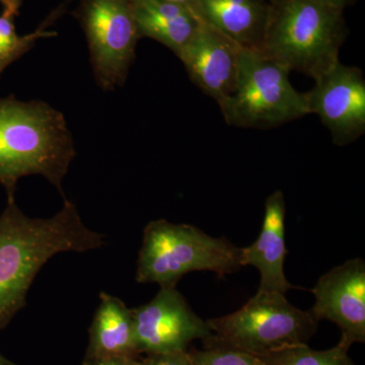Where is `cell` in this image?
I'll list each match as a JSON object with an SVG mask.
<instances>
[{
  "mask_svg": "<svg viewBox=\"0 0 365 365\" xmlns=\"http://www.w3.org/2000/svg\"><path fill=\"white\" fill-rule=\"evenodd\" d=\"M83 365H139V357L108 356L83 359Z\"/></svg>",
  "mask_w": 365,
  "mask_h": 365,
  "instance_id": "ffe728a7",
  "label": "cell"
},
{
  "mask_svg": "<svg viewBox=\"0 0 365 365\" xmlns=\"http://www.w3.org/2000/svg\"><path fill=\"white\" fill-rule=\"evenodd\" d=\"M139 365H193L187 351L155 353L139 359Z\"/></svg>",
  "mask_w": 365,
  "mask_h": 365,
  "instance_id": "d6986e66",
  "label": "cell"
},
{
  "mask_svg": "<svg viewBox=\"0 0 365 365\" xmlns=\"http://www.w3.org/2000/svg\"><path fill=\"white\" fill-rule=\"evenodd\" d=\"M76 157L66 117L43 101L0 98V185L14 198L19 180L40 175L64 196L62 182Z\"/></svg>",
  "mask_w": 365,
  "mask_h": 365,
  "instance_id": "7a4b0ae2",
  "label": "cell"
},
{
  "mask_svg": "<svg viewBox=\"0 0 365 365\" xmlns=\"http://www.w3.org/2000/svg\"><path fill=\"white\" fill-rule=\"evenodd\" d=\"M347 35L342 9L314 0H275L258 51L316 79L340 61Z\"/></svg>",
  "mask_w": 365,
  "mask_h": 365,
  "instance_id": "3957f363",
  "label": "cell"
},
{
  "mask_svg": "<svg viewBox=\"0 0 365 365\" xmlns=\"http://www.w3.org/2000/svg\"><path fill=\"white\" fill-rule=\"evenodd\" d=\"M137 352L155 354L187 351L192 341L212 335L176 287H160L148 304L132 309Z\"/></svg>",
  "mask_w": 365,
  "mask_h": 365,
  "instance_id": "9c48e42d",
  "label": "cell"
},
{
  "mask_svg": "<svg viewBox=\"0 0 365 365\" xmlns=\"http://www.w3.org/2000/svg\"><path fill=\"white\" fill-rule=\"evenodd\" d=\"M104 245V235L86 227L66 198L61 210L50 218L29 217L14 198H7L0 215V329L26 307L33 280L54 255L83 253Z\"/></svg>",
  "mask_w": 365,
  "mask_h": 365,
  "instance_id": "6da1fadb",
  "label": "cell"
},
{
  "mask_svg": "<svg viewBox=\"0 0 365 365\" xmlns=\"http://www.w3.org/2000/svg\"><path fill=\"white\" fill-rule=\"evenodd\" d=\"M284 195L276 190L265 201V213L260 235L251 246L242 248V266H254L261 275L258 292L285 294L295 287L285 277L284 261L288 254L285 247Z\"/></svg>",
  "mask_w": 365,
  "mask_h": 365,
  "instance_id": "7c38bea8",
  "label": "cell"
},
{
  "mask_svg": "<svg viewBox=\"0 0 365 365\" xmlns=\"http://www.w3.org/2000/svg\"><path fill=\"white\" fill-rule=\"evenodd\" d=\"M13 62L11 60L0 59V73L6 68L7 66H11Z\"/></svg>",
  "mask_w": 365,
  "mask_h": 365,
  "instance_id": "cb8c5ba5",
  "label": "cell"
},
{
  "mask_svg": "<svg viewBox=\"0 0 365 365\" xmlns=\"http://www.w3.org/2000/svg\"><path fill=\"white\" fill-rule=\"evenodd\" d=\"M312 292L316 302L309 311L319 322L327 319L339 327L341 345L349 349L365 342L364 259H351L324 274Z\"/></svg>",
  "mask_w": 365,
  "mask_h": 365,
  "instance_id": "30bf717a",
  "label": "cell"
},
{
  "mask_svg": "<svg viewBox=\"0 0 365 365\" xmlns=\"http://www.w3.org/2000/svg\"><path fill=\"white\" fill-rule=\"evenodd\" d=\"M4 6V14L9 16H16L19 14L21 4V0H0Z\"/></svg>",
  "mask_w": 365,
  "mask_h": 365,
  "instance_id": "44dd1931",
  "label": "cell"
},
{
  "mask_svg": "<svg viewBox=\"0 0 365 365\" xmlns=\"http://www.w3.org/2000/svg\"><path fill=\"white\" fill-rule=\"evenodd\" d=\"M76 16L98 86L107 91L123 86L141 39L129 0H81Z\"/></svg>",
  "mask_w": 365,
  "mask_h": 365,
  "instance_id": "52a82bcc",
  "label": "cell"
},
{
  "mask_svg": "<svg viewBox=\"0 0 365 365\" xmlns=\"http://www.w3.org/2000/svg\"><path fill=\"white\" fill-rule=\"evenodd\" d=\"M269 2H273L275 1V0H268Z\"/></svg>",
  "mask_w": 365,
  "mask_h": 365,
  "instance_id": "484cf974",
  "label": "cell"
},
{
  "mask_svg": "<svg viewBox=\"0 0 365 365\" xmlns=\"http://www.w3.org/2000/svg\"><path fill=\"white\" fill-rule=\"evenodd\" d=\"M304 93L309 114L317 115L337 146L349 145L365 133V78L356 66L337 62L314 79Z\"/></svg>",
  "mask_w": 365,
  "mask_h": 365,
  "instance_id": "ba28073f",
  "label": "cell"
},
{
  "mask_svg": "<svg viewBox=\"0 0 365 365\" xmlns=\"http://www.w3.org/2000/svg\"><path fill=\"white\" fill-rule=\"evenodd\" d=\"M140 38H150L179 56L202 23L189 7L163 0H129Z\"/></svg>",
  "mask_w": 365,
  "mask_h": 365,
  "instance_id": "5bb4252c",
  "label": "cell"
},
{
  "mask_svg": "<svg viewBox=\"0 0 365 365\" xmlns=\"http://www.w3.org/2000/svg\"><path fill=\"white\" fill-rule=\"evenodd\" d=\"M187 352L193 365H266L256 355L220 345L204 344L203 350Z\"/></svg>",
  "mask_w": 365,
  "mask_h": 365,
  "instance_id": "ac0fdd59",
  "label": "cell"
},
{
  "mask_svg": "<svg viewBox=\"0 0 365 365\" xmlns=\"http://www.w3.org/2000/svg\"><path fill=\"white\" fill-rule=\"evenodd\" d=\"M197 7L204 23L242 49H260L270 16L268 0H197Z\"/></svg>",
  "mask_w": 365,
  "mask_h": 365,
  "instance_id": "4fadbf2b",
  "label": "cell"
},
{
  "mask_svg": "<svg viewBox=\"0 0 365 365\" xmlns=\"http://www.w3.org/2000/svg\"><path fill=\"white\" fill-rule=\"evenodd\" d=\"M212 335L204 344H215L256 356L287 346L307 344L319 322L311 311L292 306L285 294L258 292L244 307L227 316L207 319Z\"/></svg>",
  "mask_w": 365,
  "mask_h": 365,
  "instance_id": "5b68a950",
  "label": "cell"
},
{
  "mask_svg": "<svg viewBox=\"0 0 365 365\" xmlns=\"http://www.w3.org/2000/svg\"><path fill=\"white\" fill-rule=\"evenodd\" d=\"M289 73L258 50L242 49L235 90L218 104L225 123L267 129L309 115L304 93L295 90Z\"/></svg>",
  "mask_w": 365,
  "mask_h": 365,
  "instance_id": "8992f818",
  "label": "cell"
},
{
  "mask_svg": "<svg viewBox=\"0 0 365 365\" xmlns=\"http://www.w3.org/2000/svg\"><path fill=\"white\" fill-rule=\"evenodd\" d=\"M348 350L340 343L327 350H313L302 344L287 346L258 357L266 365H354Z\"/></svg>",
  "mask_w": 365,
  "mask_h": 365,
  "instance_id": "2e32d148",
  "label": "cell"
},
{
  "mask_svg": "<svg viewBox=\"0 0 365 365\" xmlns=\"http://www.w3.org/2000/svg\"><path fill=\"white\" fill-rule=\"evenodd\" d=\"M314 1L345 11L346 7L352 6L359 0H314Z\"/></svg>",
  "mask_w": 365,
  "mask_h": 365,
  "instance_id": "7402d4cb",
  "label": "cell"
},
{
  "mask_svg": "<svg viewBox=\"0 0 365 365\" xmlns=\"http://www.w3.org/2000/svg\"><path fill=\"white\" fill-rule=\"evenodd\" d=\"M242 266V248L227 237H213L194 225L153 220L143 232L135 279L176 287L182 276L193 271H211L220 277Z\"/></svg>",
  "mask_w": 365,
  "mask_h": 365,
  "instance_id": "277c9868",
  "label": "cell"
},
{
  "mask_svg": "<svg viewBox=\"0 0 365 365\" xmlns=\"http://www.w3.org/2000/svg\"><path fill=\"white\" fill-rule=\"evenodd\" d=\"M163 1L172 2V4H180V6L189 7V9H193L195 13L198 14L197 0H163Z\"/></svg>",
  "mask_w": 365,
  "mask_h": 365,
  "instance_id": "603a6c76",
  "label": "cell"
},
{
  "mask_svg": "<svg viewBox=\"0 0 365 365\" xmlns=\"http://www.w3.org/2000/svg\"><path fill=\"white\" fill-rule=\"evenodd\" d=\"M242 50L241 46L202 21L178 58L192 83L220 104L235 90Z\"/></svg>",
  "mask_w": 365,
  "mask_h": 365,
  "instance_id": "8fae6325",
  "label": "cell"
},
{
  "mask_svg": "<svg viewBox=\"0 0 365 365\" xmlns=\"http://www.w3.org/2000/svg\"><path fill=\"white\" fill-rule=\"evenodd\" d=\"M53 16L35 32L26 36H19L14 28V16L2 14V16H0V59L14 62L21 58L29 50L32 49L36 41L41 38L56 36V33L47 31L48 26L51 24Z\"/></svg>",
  "mask_w": 365,
  "mask_h": 365,
  "instance_id": "e0dca14e",
  "label": "cell"
},
{
  "mask_svg": "<svg viewBox=\"0 0 365 365\" xmlns=\"http://www.w3.org/2000/svg\"><path fill=\"white\" fill-rule=\"evenodd\" d=\"M0 365H19L14 364L13 361H11V360H9L6 359V357L4 356V355L0 353Z\"/></svg>",
  "mask_w": 365,
  "mask_h": 365,
  "instance_id": "d4e9b609",
  "label": "cell"
},
{
  "mask_svg": "<svg viewBox=\"0 0 365 365\" xmlns=\"http://www.w3.org/2000/svg\"><path fill=\"white\" fill-rule=\"evenodd\" d=\"M90 328L86 359L108 356L138 357L132 309L121 299L105 292Z\"/></svg>",
  "mask_w": 365,
  "mask_h": 365,
  "instance_id": "9a60e30c",
  "label": "cell"
}]
</instances>
